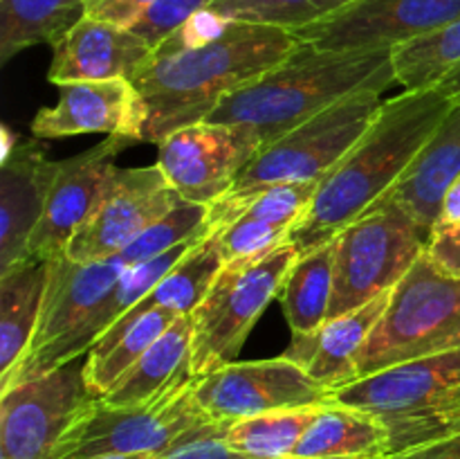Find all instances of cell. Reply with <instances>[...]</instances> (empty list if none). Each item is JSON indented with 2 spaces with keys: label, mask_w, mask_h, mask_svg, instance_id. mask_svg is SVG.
Here are the masks:
<instances>
[{
  "label": "cell",
  "mask_w": 460,
  "mask_h": 459,
  "mask_svg": "<svg viewBox=\"0 0 460 459\" xmlns=\"http://www.w3.org/2000/svg\"><path fill=\"white\" fill-rule=\"evenodd\" d=\"M395 81L404 90L436 88L460 66V18L391 50Z\"/></svg>",
  "instance_id": "obj_32"
},
{
  "label": "cell",
  "mask_w": 460,
  "mask_h": 459,
  "mask_svg": "<svg viewBox=\"0 0 460 459\" xmlns=\"http://www.w3.org/2000/svg\"><path fill=\"white\" fill-rule=\"evenodd\" d=\"M223 266L225 261L216 237L207 230L205 237L144 297L142 304L171 309L180 315H191L196 306L205 300Z\"/></svg>",
  "instance_id": "obj_31"
},
{
  "label": "cell",
  "mask_w": 460,
  "mask_h": 459,
  "mask_svg": "<svg viewBox=\"0 0 460 459\" xmlns=\"http://www.w3.org/2000/svg\"><path fill=\"white\" fill-rule=\"evenodd\" d=\"M350 0H214L211 12L227 21L274 25L295 32L331 16Z\"/></svg>",
  "instance_id": "obj_33"
},
{
  "label": "cell",
  "mask_w": 460,
  "mask_h": 459,
  "mask_svg": "<svg viewBox=\"0 0 460 459\" xmlns=\"http://www.w3.org/2000/svg\"><path fill=\"white\" fill-rule=\"evenodd\" d=\"M76 360L18 382L0 399V459H49L76 414L93 400Z\"/></svg>",
  "instance_id": "obj_10"
},
{
  "label": "cell",
  "mask_w": 460,
  "mask_h": 459,
  "mask_svg": "<svg viewBox=\"0 0 460 459\" xmlns=\"http://www.w3.org/2000/svg\"><path fill=\"white\" fill-rule=\"evenodd\" d=\"M394 84L391 50L328 52L301 43L286 61L227 94L205 122L250 126L268 147L341 99L385 93Z\"/></svg>",
  "instance_id": "obj_3"
},
{
  "label": "cell",
  "mask_w": 460,
  "mask_h": 459,
  "mask_svg": "<svg viewBox=\"0 0 460 459\" xmlns=\"http://www.w3.org/2000/svg\"><path fill=\"white\" fill-rule=\"evenodd\" d=\"M225 428H227V423H211L196 436L173 446L166 453L155 454L153 459H250L225 444Z\"/></svg>",
  "instance_id": "obj_37"
},
{
  "label": "cell",
  "mask_w": 460,
  "mask_h": 459,
  "mask_svg": "<svg viewBox=\"0 0 460 459\" xmlns=\"http://www.w3.org/2000/svg\"><path fill=\"white\" fill-rule=\"evenodd\" d=\"M178 318L175 310L142 302L130 309L85 354L84 378L90 394L97 399L106 394Z\"/></svg>",
  "instance_id": "obj_24"
},
{
  "label": "cell",
  "mask_w": 460,
  "mask_h": 459,
  "mask_svg": "<svg viewBox=\"0 0 460 459\" xmlns=\"http://www.w3.org/2000/svg\"><path fill=\"white\" fill-rule=\"evenodd\" d=\"M460 18V0H350L322 21L295 30L304 45L328 52L394 50Z\"/></svg>",
  "instance_id": "obj_13"
},
{
  "label": "cell",
  "mask_w": 460,
  "mask_h": 459,
  "mask_svg": "<svg viewBox=\"0 0 460 459\" xmlns=\"http://www.w3.org/2000/svg\"><path fill=\"white\" fill-rule=\"evenodd\" d=\"M460 349V279L422 252L391 292L385 315L359 354V378L409 360Z\"/></svg>",
  "instance_id": "obj_5"
},
{
  "label": "cell",
  "mask_w": 460,
  "mask_h": 459,
  "mask_svg": "<svg viewBox=\"0 0 460 459\" xmlns=\"http://www.w3.org/2000/svg\"><path fill=\"white\" fill-rule=\"evenodd\" d=\"M460 176V104L440 122L429 142L409 165L402 178L385 198L402 207L431 234L440 219L445 192Z\"/></svg>",
  "instance_id": "obj_22"
},
{
  "label": "cell",
  "mask_w": 460,
  "mask_h": 459,
  "mask_svg": "<svg viewBox=\"0 0 460 459\" xmlns=\"http://www.w3.org/2000/svg\"><path fill=\"white\" fill-rule=\"evenodd\" d=\"M389 454V428L376 414L328 400L304 432L292 459H386Z\"/></svg>",
  "instance_id": "obj_25"
},
{
  "label": "cell",
  "mask_w": 460,
  "mask_h": 459,
  "mask_svg": "<svg viewBox=\"0 0 460 459\" xmlns=\"http://www.w3.org/2000/svg\"><path fill=\"white\" fill-rule=\"evenodd\" d=\"M460 223V176L449 184L445 192L443 205H440V219L436 225H456Z\"/></svg>",
  "instance_id": "obj_41"
},
{
  "label": "cell",
  "mask_w": 460,
  "mask_h": 459,
  "mask_svg": "<svg viewBox=\"0 0 460 459\" xmlns=\"http://www.w3.org/2000/svg\"><path fill=\"white\" fill-rule=\"evenodd\" d=\"M382 106V90H364L341 99L261 148L227 194L238 196L279 183L322 180L367 133Z\"/></svg>",
  "instance_id": "obj_9"
},
{
  "label": "cell",
  "mask_w": 460,
  "mask_h": 459,
  "mask_svg": "<svg viewBox=\"0 0 460 459\" xmlns=\"http://www.w3.org/2000/svg\"><path fill=\"white\" fill-rule=\"evenodd\" d=\"M214 0H155L137 21L130 32L144 40L151 50H157L171 34L180 30L193 14L207 9Z\"/></svg>",
  "instance_id": "obj_36"
},
{
  "label": "cell",
  "mask_w": 460,
  "mask_h": 459,
  "mask_svg": "<svg viewBox=\"0 0 460 459\" xmlns=\"http://www.w3.org/2000/svg\"><path fill=\"white\" fill-rule=\"evenodd\" d=\"M155 454H106V457L97 459H153Z\"/></svg>",
  "instance_id": "obj_43"
},
{
  "label": "cell",
  "mask_w": 460,
  "mask_h": 459,
  "mask_svg": "<svg viewBox=\"0 0 460 459\" xmlns=\"http://www.w3.org/2000/svg\"><path fill=\"white\" fill-rule=\"evenodd\" d=\"M128 266L119 255L97 261H72L61 255L49 261L43 306L25 356L39 354L70 333L94 304L108 295Z\"/></svg>",
  "instance_id": "obj_21"
},
{
  "label": "cell",
  "mask_w": 460,
  "mask_h": 459,
  "mask_svg": "<svg viewBox=\"0 0 460 459\" xmlns=\"http://www.w3.org/2000/svg\"><path fill=\"white\" fill-rule=\"evenodd\" d=\"M429 232L389 198L371 207L337 237L328 318L359 309L394 291L425 252Z\"/></svg>",
  "instance_id": "obj_8"
},
{
  "label": "cell",
  "mask_w": 460,
  "mask_h": 459,
  "mask_svg": "<svg viewBox=\"0 0 460 459\" xmlns=\"http://www.w3.org/2000/svg\"><path fill=\"white\" fill-rule=\"evenodd\" d=\"M299 45L292 32L243 21H229L205 43L166 39L133 79L148 106L144 142L160 144L173 130L205 122L227 94L286 61Z\"/></svg>",
  "instance_id": "obj_1"
},
{
  "label": "cell",
  "mask_w": 460,
  "mask_h": 459,
  "mask_svg": "<svg viewBox=\"0 0 460 459\" xmlns=\"http://www.w3.org/2000/svg\"><path fill=\"white\" fill-rule=\"evenodd\" d=\"M193 382L137 408H112L94 396L67 426L49 459L166 453L214 423L198 405Z\"/></svg>",
  "instance_id": "obj_7"
},
{
  "label": "cell",
  "mask_w": 460,
  "mask_h": 459,
  "mask_svg": "<svg viewBox=\"0 0 460 459\" xmlns=\"http://www.w3.org/2000/svg\"><path fill=\"white\" fill-rule=\"evenodd\" d=\"M148 106L130 79L72 81L58 86V102L31 120L39 140L81 133L126 135L144 142Z\"/></svg>",
  "instance_id": "obj_17"
},
{
  "label": "cell",
  "mask_w": 460,
  "mask_h": 459,
  "mask_svg": "<svg viewBox=\"0 0 460 459\" xmlns=\"http://www.w3.org/2000/svg\"><path fill=\"white\" fill-rule=\"evenodd\" d=\"M180 201L182 196L171 187L160 165L137 169L112 166L102 202L72 238L66 256L72 261H97L119 255Z\"/></svg>",
  "instance_id": "obj_14"
},
{
  "label": "cell",
  "mask_w": 460,
  "mask_h": 459,
  "mask_svg": "<svg viewBox=\"0 0 460 459\" xmlns=\"http://www.w3.org/2000/svg\"><path fill=\"white\" fill-rule=\"evenodd\" d=\"M133 144L139 142L126 135H108V140L97 147L58 160L57 178L49 189L43 216L31 234L27 256L54 259L66 255L72 238L102 202L115 158Z\"/></svg>",
  "instance_id": "obj_15"
},
{
  "label": "cell",
  "mask_w": 460,
  "mask_h": 459,
  "mask_svg": "<svg viewBox=\"0 0 460 459\" xmlns=\"http://www.w3.org/2000/svg\"><path fill=\"white\" fill-rule=\"evenodd\" d=\"M296 259V248L283 243L263 255L223 266L205 300L191 313L193 378L236 363L252 327L279 295L283 279Z\"/></svg>",
  "instance_id": "obj_6"
},
{
  "label": "cell",
  "mask_w": 460,
  "mask_h": 459,
  "mask_svg": "<svg viewBox=\"0 0 460 459\" xmlns=\"http://www.w3.org/2000/svg\"><path fill=\"white\" fill-rule=\"evenodd\" d=\"M153 50L126 27L84 16L52 45L48 79L54 86L72 81L135 79Z\"/></svg>",
  "instance_id": "obj_19"
},
{
  "label": "cell",
  "mask_w": 460,
  "mask_h": 459,
  "mask_svg": "<svg viewBox=\"0 0 460 459\" xmlns=\"http://www.w3.org/2000/svg\"><path fill=\"white\" fill-rule=\"evenodd\" d=\"M155 0H84L85 16L130 30Z\"/></svg>",
  "instance_id": "obj_39"
},
{
  "label": "cell",
  "mask_w": 460,
  "mask_h": 459,
  "mask_svg": "<svg viewBox=\"0 0 460 459\" xmlns=\"http://www.w3.org/2000/svg\"><path fill=\"white\" fill-rule=\"evenodd\" d=\"M331 400L376 414L389 428V457L449 439L460 435V349L358 378Z\"/></svg>",
  "instance_id": "obj_4"
},
{
  "label": "cell",
  "mask_w": 460,
  "mask_h": 459,
  "mask_svg": "<svg viewBox=\"0 0 460 459\" xmlns=\"http://www.w3.org/2000/svg\"><path fill=\"white\" fill-rule=\"evenodd\" d=\"M211 234L216 237L225 264H232V261L263 255V252L283 246V243H288L290 230L243 216V219L234 220V223L225 225V228L211 230Z\"/></svg>",
  "instance_id": "obj_35"
},
{
  "label": "cell",
  "mask_w": 460,
  "mask_h": 459,
  "mask_svg": "<svg viewBox=\"0 0 460 459\" xmlns=\"http://www.w3.org/2000/svg\"><path fill=\"white\" fill-rule=\"evenodd\" d=\"M391 292L373 297L359 309L349 310L340 318L326 320L319 328L308 333H292V342L283 358L295 363L328 390H340L358 381L359 354L371 338L373 328L389 306Z\"/></svg>",
  "instance_id": "obj_20"
},
{
  "label": "cell",
  "mask_w": 460,
  "mask_h": 459,
  "mask_svg": "<svg viewBox=\"0 0 460 459\" xmlns=\"http://www.w3.org/2000/svg\"><path fill=\"white\" fill-rule=\"evenodd\" d=\"M425 255L443 273L460 279V223L436 225L429 234V241H427Z\"/></svg>",
  "instance_id": "obj_38"
},
{
  "label": "cell",
  "mask_w": 460,
  "mask_h": 459,
  "mask_svg": "<svg viewBox=\"0 0 460 459\" xmlns=\"http://www.w3.org/2000/svg\"><path fill=\"white\" fill-rule=\"evenodd\" d=\"M193 396L214 423H234L274 410L328 403L332 390L279 356L272 360L229 363L196 378Z\"/></svg>",
  "instance_id": "obj_11"
},
{
  "label": "cell",
  "mask_w": 460,
  "mask_h": 459,
  "mask_svg": "<svg viewBox=\"0 0 460 459\" xmlns=\"http://www.w3.org/2000/svg\"><path fill=\"white\" fill-rule=\"evenodd\" d=\"M49 261L25 256L0 274V382L25 358L49 277Z\"/></svg>",
  "instance_id": "obj_26"
},
{
  "label": "cell",
  "mask_w": 460,
  "mask_h": 459,
  "mask_svg": "<svg viewBox=\"0 0 460 459\" xmlns=\"http://www.w3.org/2000/svg\"><path fill=\"white\" fill-rule=\"evenodd\" d=\"M389 459H460V435L422 446V448L409 450V453L395 454V457Z\"/></svg>",
  "instance_id": "obj_40"
},
{
  "label": "cell",
  "mask_w": 460,
  "mask_h": 459,
  "mask_svg": "<svg viewBox=\"0 0 460 459\" xmlns=\"http://www.w3.org/2000/svg\"><path fill=\"white\" fill-rule=\"evenodd\" d=\"M322 180H308V183H279L270 187L254 189V192L238 194V196H220L214 201L207 214V230H220L234 220L250 216V219L263 220V223L277 225V228L292 230L299 223L301 216L313 202Z\"/></svg>",
  "instance_id": "obj_29"
},
{
  "label": "cell",
  "mask_w": 460,
  "mask_h": 459,
  "mask_svg": "<svg viewBox=\"0 0 460 459\" xmlns=\"http://www.w3.org/2000/svg\"><path fill=\"white\" fill-rule=\"evenodd\" d=\"M207 214H209V207L182 198L169 214L162 216L157 223L144 230L137 238H133L119 252V256L126 266H137L155 259V256L173 250L180 243L207 232Z\"/></svg>",
  "instance_id": "obj_34"
},
{
  "label": "cell",
  "mask_w": 460,
  "mask_h": 459,
  "mask_svg": "<svg viewBox=\"0 0 460 459\" xmlns=\"http://www.w3.org/2000/svg\"><path fill=\"white\" fill-rule=\"evenodd\" d=\"M84 16V0H0V63L31 45H54Z\"/></svg>",
  "instance_id": "obj_28"
},
{
  "label": "cell",
  "mask_w": 460,
  "mask_h": 459,
  "mask_svg": "<svg viewBox=\"0 0 460 459\" xmlns=\"http://www.w3.org/2000/svg\"><path fill=\"white\" fill-rule=\"evenodd\" d=\"M57 171L39 138H21L0 158V274L27 256Z\"/></svg>",
  "instance_id": "obj_18"
},
{
  "label": "cell",
  "mask_w": 460,
  "mask_h": 459,
  "mask_svg": "<svg viewBox=\"0 0 460 459\" xmlns=\"http://www.w3.org/2000/svg\"><path fill=\"white\" fill-rule=\"evenodd\" d=\"M436 88L443 90V93L447 94V97L452 99V102L458 106V104H460V66L456 68V70L449 72V75L445 76V79L440 81V84L436 86Z\"/></svg>",
  "instance_id": "obj_42"
},
{
  "label": "cell",
  "mask_w": 460,
  "mask_h": 459,
  "mask_svg": "<svg viewBox=\"0 0 460 459\" xmlns=\"http://www.w3.org/2000/svg\"><path fill=\"white\" fill-rule=\"evenodd\" d=\"M335 252L337 238H332L326 246L301 255L288 270L277 297L292 333L314 331L326 322L332 300Z\"/></svg>",
  "instance_id": "obj_27"
},
{
  "label": "cell",
  "mask_w": 460,
  "mask_h": 459,
  "mask_svg": "<svg viewBox=\"0 0 460 459\" xmlns=\"http://www.w3.org/2000/svg\"><path fill=\"white\" fill-rule=\"evenodd\" d=\"M454 106L440 88L404 90L385 102L367 133L323 176L310 207L288 234L299 256L326 246L380 202Z\"/></svg>",
  "instance_id": "obj_2"
},
{
  "label": "cell",
  "mask_w": 460,
  "mask_h": 459,
  "mask_svg": "<svg viewBox=\"0 0 460 459\" xmlns=\"http://www.w3.org/2000/svg\"><path fill=\"white\" fill-rule=\"evenodd\" d=\"M191 315H180L151 349L99 399L112 408H137L160 400L178 387L193 382Z\"/></svg>",
  "instance_id": "obj_23"
},
{
  "label": "cell",
  "mask_w": 460,
  "mask_h": 459,
  "mask_svg": "<svg viewBox=\"0 0 460 459\" xmlns=\"http://www.w3.org/2000/svg\"><path fill=\"white\" fill-rule=\"evenodd\" d=\"M322 405L274 410L227 423L223 439L229 448L250 459H292V453Z\"/></svg>",
  "instance_id": "obj_30"
},
{
  "label": "cell",
  "mask_w": 460,
  "mask_h": 459,
  "mask_svg": "<svg viewBox=\"0 0 460 459\" xmlns=\"http://www.w3.org/2000/svg\"><path fill=\"white\" fill-rule=\"evenodd\" d=\"M261 148L250 126L198 122L162 140L157 165L184 201L211 205L232 189Z\"/></svg>",
  "instance_id": "obj_12"
},
{
  "label": "cell",
  "mask_w": 460,
  "mask_h": 459,
  "mask_svg": "<svg viewBox=\"0 0 460 459\" xmlns=\"http://www.w3.org/2000/svg\"><path fill=\"white\" fill-rule=\"evenodd\" d=\"M205 234L207 232H202L198 234V237L189 238V241L180 243L173 250L164 252V255L155 256V259L144 261V264L137 266H128V268L124 270V274L117 279L115 286L108 291V295L103 297L99 304H94L70 333H66V336L58 338L57 342H52L49 346L40 349L39 354L25 356V358L16 364L12 376L4 382H0V392L18 385V382L34 381V378L54 372V369L76 360L79 356L88 354L90 346H93L108 328L115 327L130 309H135V306H137L139 302L162 282V277H164V274L169 273V270L173 268V266L178 264V261L182 259Z\"/></svg>",
  "instance_id": "obj_16"
}]
</instances>
